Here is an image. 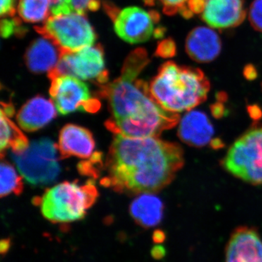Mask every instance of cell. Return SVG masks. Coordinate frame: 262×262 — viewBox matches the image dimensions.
I'll return each mask as SVG.
<instances>
[{
    "label": "cell",
    "mask_w": 262,
    "mask_h": 262,
    "mask_svg": "<svg viewBox=\"0 0 262 262\" xmlns=\"http://www.w3.org/2000/svg\"><path fill=\"white\" fill-rule=\"evenodd\" d=\"M115 135L106 158V176L101 181L115 192H158L170 184L184 166V151L177 143L158 137Z\"/></svg>",
    "instance_id": "1"
},
{
    "label": "cell",
    "mask_w": 262,
    "mask_h": 262,
    "mask_svg": "<svg viewBox=\"0 0 262 262\" xmlns=\"http://www.w3.org/2000/svg\"><path fill=\"white\" fill-rule=\"evenodd\" d=\"M149 62L145 50L136 49L125 60L121 75L101 86L111 117L105 126L115 134L130 138L158 137L178 124L179 115L160 106L150 94L149 84L138 76Z\"/></svg>",
    "instance_id": "2"
},
{
    "label": "cell",
    "mask_w": 262,
    "mask_h": 262,
    "mask_svg": "<svg viewBox=\"0 0 262 262\" xmlns=\"http://www.w3.org/2000/svg\"><path fill=\"white\" fill-rule=\"evenodd\" d=\"M211 85L200 69L168 61L149 84L150 94L163 108L173 113L190 111L206 101Z\"/></svg>",
    "instance_id": "3"
},
{
    "label": "cell",
    "mask_w": 262,
    "mask_h": 262,
    "mask_svg": "<svg viewBox=\"0 0 262 262\" xmlns=\"http://www.w3.org/2000/svg\"><path fill=\"white\" fill-rule=\"evenodd\" d=\"M98 196L94 181L84 185L65 182L48 189L39 204L43 216L50 222L70 223L83 219Z\"/></svg>",
    "instance_id": "4"
},
{
    "label": "cell",
    "mask_w": 262,
    "mask_h": 262,
    "mask_svg": "<svg viewBox=\"0 0 262 262\" xmlns=\"http://www.w3.org/2000/svg\"><path fill=\"white\" fill-rule=\"evenodd\" d=\"M222 165L229 173L253 185L262 184V127H254L229 148Z\"/></svg>",
    "instance_id": "5"
},
{
    "label": "cell",
    "mask_w": 262,
    "mask_h": 262,
    "mask_svg": "<svg viewBox=\"0 0 262 262\" xmlns=\"http://www.w3.org/2000/svg\"><path fill=\"white\" fill-rule=\"evenodd\" d=\"M57 149L51 139L42 138L32 141L24 151L13 152L12 158L27 182L32 185H47L54 182L61 171Z\"/></svg>",
    "instance_id": "6"
},
{
    "label": "cell",
    "mask_w": 262,
    "mask_h": 262,
    "mask_svg": "<svg viewBox=\"0 0 262 262\" xmlns=\"http://www.w3.org/2000/svg\"><path fill=\"white\" fill-rule=\"evenodd\" d=\"M35 30L43 37L51 39L62 53L75 52L94 46L96 34L84 14L51 15Z\"/></svg>",
    "instance_id": "7"
},
{
    "label": "cell",
    "mask_w": 262,
    "mask_h": 262,
    "mask_svg": "<svg viewBox=\"0 0 262 262\" xmlns=\"http://www.w3.org/2000/svg\"><path fill=\"white\" fill-rule=\"evenodd\" d=\"M71 75L81 80L106 84L108 72L105 69L102 48L97 45L75 52L62 53L56 68L48 73L49 79L58 75Z\"/></svg>",
    "instance_id": "8"
},
{
    "label": "cell",
    "mask_w": 262,
    "mask_h": 262,
    "mask_svg": "<svg viewBox=\"0 0 262 262\" xmlns=\"http://www.w3.org/2000/svg\"><path fill=\"white\" fill-rule=\"evenodd\" d=\"M50 80V96L60 115L77 111L94 113L101 107L99 101L91 96L89 86L80 79L65 75Z\"/></svg>",
    "instance_id": "9"
},
{
    "label": "cell",
    "mask_w": 262,
    "mask_h": 262,
    "mask_svg": "<svg viewBox=\"0 0 262 262\" xmlns=\"http://www.w3.org/2000/svg\"><path fill=\"white\" fill-rule=\"evenodd\" d=\"M114 28L119 37L131 44L146 42L152 36L158 14L139 7H129L114 15Z\"/></svg>",
    "instance_id": "10"
},
{
    "label": "cell",
    "mask_w": 262,
    "mask_h": 262,
    "mask_svg": "<svg viewBox=\"0 0 262 262\" xmlns=\"http://www.w3.org/2000/svg\"><path fill=\"white\" fill-rule=\"evenodd\" d=\"M201 15L210 27L225 29L241 25L246 10L244 0H203Z\"/></svg>",
    "instance_id": "11"
},
{
    "label": "cell",
    "mask_w": 262,
    "mask_h": 262,
    "mask_svg": "<svg viewBox=\"0 0 262 262\" xmlns=\"http://www.w3.org/2000/svg\"><path fill=\"white\" fill-rule=\"evenodd\" d=\"M226 262H262V241L256 229L239 227L231 234Z\"/></svg>",
    "instance_id": "12"
},
{
    "label": "cell",
    "mask_w": 262,
    "mask_h": 262,
    "mask_svg": "<svg viewBox=\"0 0 262 262\" xmlns=\"http://www.w3.org/2000/svg\"><path fill=\"white\" fill-rule=\"evenodd\" d=\"M57 147L63 159L70 157L85 159L94 152L95 141L92 134L88 129L68 124L60 131Z\"/></svg>",
    "instance_id": "13"
},
{
    "label": "cell",
    "mask_w": 262,
    "mask_h": 262,
    "mask_svg": "<svg viewBox=\"0 0 262 262\" xmlns=\"http://www.w3.org/2000/svg\"><path fill=\"white\" fill-rule=\"evenodd\" d=\"M222 41L213 29L199 27L192 29L186 40L189 56L198 63H209L220 54Z\"/></svg>",
    "instance_id": "14"
},
{
    "label": "cell",
    "mask_w": 262,
    "mask_h": 262,
    "mask_svg": "<svg viewBox=\"0 0 262 262\" xmlns=\"http://www.w3.org/2000/svg\"><path fill=\"white\" fill-rule=\"evenodd\" d=\"M57 112L52 100L37 96L24 103L17 114L16 120L23 130L34 132L51 122L56 117Z\"/></svg>",
    "instance_id": "15"
},
{
    "label": "cell",
    "mask_w": 262,
    "mask_h": 262,
    "mask_svg": "<svg viewBox=\"0 0 262 262\" xmlns=\"http://www.w3.org/2000/svg\"><path fill=\"white\" fill-rule=\"evenodd\" d=\"M214 130L206 114L200 111H189L179 125L178 136L188 145L201 147L211 142Z\"/></svg>",
    "instance_id": "16"
},
{
    "label": "cell",
    "mask_w": 262,
    "mask_h": 262,
    "mask_svg": "<svg viewBox=\"0 0 262 262\" xmlns=\"http://www.w3.org/2000/svg\"><path fill=\"white\" fill-rule=\"evenodd\" d=\"M62 53L56 43L42 36L34 40L27 49L25 62L29 70L34 73H49L56 68Z\"/></svg>",
    "instance_id": "17"
},
{
    "label": "cell",
    "mask_w": 262,
    "mask_h": 262,
    "mask_svg": "<svg viewBox=\"0 0 262 262\" xmlns=\"http://www.w3.org/2000/svg\"><path fill=\"white\" fill-rule=\"evenodd\" d=\"M130 213L136 223L145 228L159 225L163 219V203L151 193H144L131 203Z\"/></svg>",
    "instance_id": "18"
},
{
    "label": "cell",
    "mask_w": 262,
    "mask_h": 262,
    "mask_svg": "<svg viewBox=\"0 0 262 262\" xmlns=\"http://www.w3.org/2000/svg\"><path fill=\"white\" fill-rule=\"evenodd\" d=\"M9 116L1 111V138L0 151L2 158L5 150L11 148L13 152H20L27 149L28 139L16 125L9 119Z\"/></svg>",
    "instance_id": "19"
},
{
    "label": "cell",
    "mask_w": 262,
    "mask_h": 262,
    "mask_svg": "<svg viewBox=\"0 0 262 262\" xmlns=\"http://www.w3.org/2000/svg\"><path fill=\"white\" fill-rule=\"evenodd\" d=\"M18 13L24 22H45L51 15V0H19Z\"/></svg>",
    "instance_id": "20"
},
{
    "label": "cell",
    "mask_w": 262,
    "mask_h": 262,
    "mask_svg": "<svg viewBox=\"0 0 262 262\" xmlns=\"http://www.w3.org/2000/svg\"><path fill=\"white\" fill-rule=\"evenodd\" d=\"M1 174V198L14 193L18 195L24 189L23 181L21 177L18 175L15 168L7 162H2L0 167Z\"/></svg>",
    "instance_id": "21"
},
{
    "label": "cell",
    "mask_w": 262,
    "mask_h": 262,
    "mask_svg": "<svg viewBox=\"0 0 262 262\" xmlns=\"http://www.w3.org/2000/svg\"><path fill=\"white\" fill-rule=\"evenodd\" d=\"M163 5L165 14L173 15L180 13L184 18H191L193 14L189 9L190 0H158Z\"/></svg>",
    "instance_id": "22"
},
{
    "label": "cell",
    "mask_w": 262,
    "mask_h": 262,
    "mask_svg": "<svg viewBox=\"0 0 262 262\" xmlns=\"http://www.w3.org/2000/svg\"><path fill=\"white\" fill-rule=\"evenodd\" d=\"M248 18L253 28L262 32V0H254L253 2L250 7Z\"/></svg>",
    "instance_id": "23"
},
{
    "label": "cell",
    "mask_w": 262,
    "mask_h": 262,
    "mask_svg": "<svg viewBox=\"0 0 262 262\" xmlns=\"http://www.w3.org/2000/svg\"><path fill=\"white\" fill-rule=\"evenodd\" d=\"M73 13L85 15L87 12H94L98 10L99 0H71Z\"/></svg>",
    "instance_id": "24"
},
{
    "label": "cell",
    "mask_w": 262,
    "mask_h": 262,
    "mask_svg": "<svg viewBox=\"0 0 262 262\" xmlns=\"http://www.w3.org/2000/svg\"><path fill=\"white\" fill-rule=\"evenodd\" d=\"M51 15L70 14L73 13L71 0H51Z\"/></svg>",
    "instance_id": "25"
},
{
    "label": "cell",
    "mask_w": 262,
    "mask_h": 262,
    "mask_svg": "<svg viewBox=\"0 0 262 262\" xmlns=\"http://www.w3.org/2000/svg\"><path fill=\"white\" fill-rule=\"evenodd\" d=\"M18 25H20L18 19L12 18H2L1 27H0L2 37L5 38L9 37L16 30Z\"/></svg>",
    "instance_id": "26"
},
{
    "label": "cell",
    "mask_w": 262,
    "mask_h": 262,
    "mask_svg": "<svg viewBox=\"0 0 262 262\" xmlns=\"http://www.w3.org/2000/svg\"><path fill=\"white\" fill-rule=\"evenodd\" d=\"M157 54L163 58H170L176 54L175 42L172 39H165L158 46Z\"/></svg>",
    "instance_id": "27"
},
{
    "label": "cell",
    "mask_w": 262,
    "mask_h": 262,
    "mask_svg": "<svg viewBox=\"0 0 262 262\" xmlns=\"http://www.w3.org/2000/svg\"><path fill=\"white\" fill-rule=\"evenodd\" d=\"M15 13V0H1L0 14L2 18H13Z\"/></svg>",
    "instance_id": "28"
},
{
    "label": "cell",
    "mask_w": 262,
    "mask_h": 262,
    "mask_svg": "<svg viewBox=\"0 0 262 262\" xmlns=\"http://www.w3.org/2000/svg\"><path fill=\"white\" fill-rule=\"evenodd\" d=\"M245 75L249 80H253L256 76V70L253 68L252 66H249V67H246V70H245Z\"/></svg>",
    "instance_id": "29"
},
{
    "label": "cell",
    "mask_w": 262,
    "mask_h": 262,
    "mask_svg": "<svg viewBox=\"0 0 262 262\" xmlns=\"http://www.w3.org/2000/svg\"><path fill=\"white\" fill-rule=\"evenodd\" d=\"M212 112H213V115H215V117L217 116H222V113L224 112L223 106H222V104H215L214 108H212Z\"/></svg>",
    "instance_id": "30"
}]
</instances>
